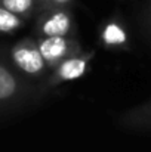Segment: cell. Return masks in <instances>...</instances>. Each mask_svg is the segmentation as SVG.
<instances>
[{"label":"cell","mask_w":151,"mask_h":152,"mask_svg":"<svg viewBox=\"0 0 151 152\" xmlns=\"http://www.w3.org/2000/svg\"><path fill=\"white\" fill-rule=\"evenodd\" d=\"M10 64L27 78L43 83L49 74V68L42 56L37 40L34 37H24L9 49Z\"/></svg>","instance_id":"7a4b0ae2"},{"label":"cell","mask_w":151,"mask_h":152,"mask_svg":"<svg viewBox=\"0 0 151 152\" xmlns=\"http://www.w3.org/2000/svg\"><path fill=\"white\" fill-rule=\"evenodd\" d=\"M45 96L46 93L40 83L24 77L12 64L0 61V108H21Z\"/></svg>","instance_id":"6da1fadb"},{"label":"cell","mask_w":151,"mask_h":152,"mask_svg":"<svg viewBox=\"0 0 151 152\" xmlns=\"http://www.w3.org/2000/svg\"><path fill=\"white\" fill-rule=\"evenodd\" d=\"M119 123L130 130H151V99L124 111L119 117Z\"/></svg>","instance_id":"52a82bcc"},{"label":"cell","mask_w":151,"mask_h":152,"mask_svg":"<svg viewBox=\"0 0 151 152\" xmlns=\"http://www.w3.org/2000/svg\"><path fill=\"white\" fill-rule=\"evenodd\" d=\"M95 55H96V50H82L80 53H76L64 59L62 62H59L55 68L50 69L48 77L42 83L45 93H49L65 83L85 77L91 68V64Z\"/></svg>","instance_id":"3957f363"},{"label":"cell","mask_w":151,"mask_h":152,"mask_svg":"<svg viewBox=\"0 0 151 152\" xmlns=\"http://www.w3.org/2000/svg\"><path fill=\"white\" fill-rule=\"evenodd\" d=\"M42 56L49 68H55L64 59L80 53L83 46L77 36H52V37H36Z\"/></svg>","instance_id":"5b68a950"},{"label":"cell","mask_w":151,"mask_h":152,"mask_svg":"<svg viewBox=\"0 0 151 152\" xmlns=\"http://www.w3.org/2000/svg\"><path fill=\"white\" fill-rule=\"evenodd\" d=\"M25 25V19L0 6V34H13Z\"/></svg>","instance_id":"9c48e42d"},{"label":"cell","mask_w":151,"mask_h":152,"mask_svg":"<svg viewBox=\"0 0 151 152\" xmlns=\"http://www.w3.org/2000/svg\"><path fill=\"white\" fill-rule=\"evenodd\" d=\"M0 6L19 15L21 18L31 19L40 10V0H0Z\"/></svg>","instance_id":"ba28073f"},{"label":"cell","mask_w":151,"mask_h":152,"mask_svg":"<svg viewBox=\"0 0 151 152\" xmlns=\"http://www.w3.org/2000/svg\"><path fill=\"white\" fill-rule=\"evenodd\" d=\"M77 22L71 7H45L36 15V37L77 36Z\"/></svg>","instance_id":"277c9868"},{"label":"cell","mask_w":151,"mask_h":152,"mask_svg":"<svg viewBox=\"0 0 151 152\" xmlns=\"http://www.w3.org/2000/svg\"><path fill=\"white\" fill-rule=\"evenodd\" d=\"M76 0H40V10L45 7H71ZM39 10V12H40Z\"/></svg>","instance_id":"8fae6325"},{"label":"cell","mask_w":151,"mask_h":152,"mask_svg":"<svg viewBox=\"0 0 151 152\" xmlns=\"http://www.w3.org/2000/svg\"><path fill=\"white\" fill-rule=\"evenodd\" d=\"M142 25H144L145 36H147V39L150 40V43H151V0L147 3V6H145V9H144V13H142Z\"/></svg>","instance_id":"30bf717a"},{"label":"cell","mask_w":151,"mask_h":152,"mask_svg":"<svg viewBox=\"0 0 151 152\" xmlns=\"http://www.w3.org/2000/svg\"><path fill=\"white\" fill-rule=\"evenodd\" d=\"M98 40L101 46L110 52H129L132 49L129 27L119 13H113L101 22Z\"/></svg>","instance_id":"8992f818"}]
</instances>
